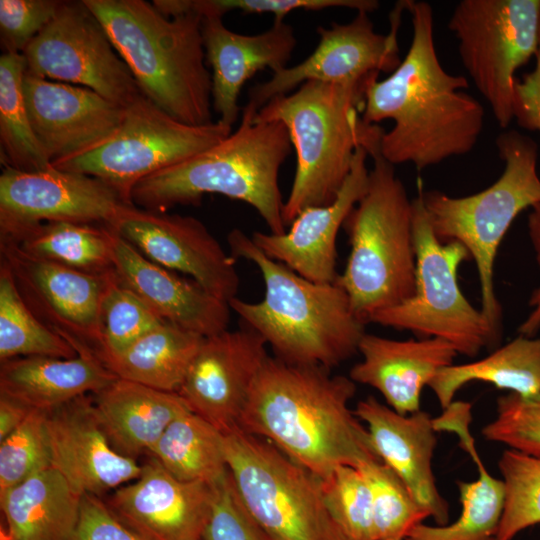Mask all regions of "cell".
I'll return each instance as SVG.
<instances>
[{"label": "cell", "instance_id": "obj_16", "mask_svg": "<svg viewBox=\"0 0 540 540\" xmlns=\"http://www.w3.org/2000/svg\"><path fill=\"white\" fill-rule=\"evenodd\" d=\"M0 260L35 316L72 346L94 353L101 341V306L115 270L106 274L79 271L23 252L0 239Z\"/></svg>", "mask_w": 540, "mask_h": 540}, {"label": "cell", "instance_id": "obj_25", "mask_svg": "<svg viewBox=\"0 0 540 540\" xmlns=\"http://www.w3.org/2000/svg\"><path fill=\"white\" fill-rule=\"evenodd\" d=\"M113 263L120 282L135 292L161 319L203 337L228 329L229 304L193 279L179 277L147 259L117 231Z\"/></svg>", "mask_w": 540, "mask_h": 540}, {"label": "cell", "instance_id": "obj_49", "mask_svg": "<svg viewBox=\"0 0 540 540\" xmlns=\"http://www.w3.org/2000/svg\"><path fill=\"white\" fill-rule=\"evenodd\" d=\"M31 410L24 403L0 393V441L19 427Z\"/></svg>", "mask_w": 540, "mask_h": 540}, {"label": "cell", "instance_id": "obj_42", "mask_svg": "<svg viewBox=\"0 0 540 540\" xmlns=\"http://www.w3.org/2000/svg\"><path fill=\"white\" fill-rule=\"evenodd\" d=\"M482 435L488 441L540 457V395L500 396L496 401V416L482 428Z\"/></svg>", "mask_w": 540, "mask_h": 540}, {"label": "cell", "instance_id": "obj_7", "mask_svg": "<svg viewBox=\"0 0 540 540\" xmlns=\"http://www.w3.org/2000/svg\"><path fill=\"white\" fill-rule=\"evenodd\" d=\"M371 158L367 190L343 224L350 254L335 281L365 325L412 296L416 284L412 200L394 165L380 152Z\"/></svg>", "mask_w": 540, "mask_h": 540}, {"label": "cell", "instance_id": "obj_8", "mask_svg": "<svg viewBox=\"0 0 540 540\" xmlns=\"http://www.w3.org/2000/svg\"><path fill=\"white\" fill-rule=\"evenodd\" d=\"M504 162L500 177L486 189L463 197L432 190L421 192L429 224L441 242L456 241L476 264L481 311L499 331L501 307L495 293L498 248L516 217L540 203L538 146L529 136L507 130L496 138Z\"/></svg>", "mask_w": 540, "mask_h": 540}, {"label": "cell", "instance_id": "obj_18", "mask_svg": "<svg viewBox=\"0 0 540 540\" xmlns=\"http://www.w3.org/2000/svg\"><path fill=\"white\" fill-rule=\"evenodd\" d=\"M264 338L242 324L204 337L177 391L190 411L223 434L239 430L254 381L269 357Z\"/></svg>", "mask_w": 540, "mask_h": 540}, {"label": "cell", "instance_id": "obj_23", "mask_svg": "<svg viewBox=\"0 0 540 540\" xmlns=\"http://www.w3.org/2000/svg\"><path fill=\"white\" fill-rule=\"evenodd\" d=\"M355 415L367 430L380 460L405 484L417 504L442 526L448 502L438 491L432 468L437 444L433 417L425 411L402 415L373 396L360 400Z\"/></svg>", "mask_w": 540, "mask_h": 540}, {"label": "cell", "instance_id": "obj_28", "mask_svg": "<svg viewBox=\"0 0 540 540\" xmlns=\"http://www.w3.org/2000/svg\"><path fill=\"white\" fill-rule=\"evenodd\" d=\"M77 352L69 359L27 356L1 362L0 393L48 412L118 378L92 350L80 347Z\"/></svg>", "mask_w": 540, "mask_h": 540}, {"label": "cell", "instance_id": "obj_47", "mask_svg": "<svg viewBox=\"0 0 540 540\" xmlns=\"http://www.w3.org/2000/svg\"><path fill=\"white\" fill-rule=\"evenodd\" d=\"M535 60L534 69L516 81L513 115L519 127L540 134V33Z\"/></svg>", "mask_w": 540, "mask_h": 540}, {"label": "cell", "instance_id": "obj_1", "mask_svg": "<svg viewBox=\"0 0 540 540\" xmlns=\"http://www.w3.org/2000/svg\"><path fill=\"white\" fill-rule=\"evenodd\" d=\"M412 40L406 56L387 78L373 77L364 95L362 119H391L380 154L389 163L412 164L418 171L473 150L483 130L482 104L468 94V80L448 73L434 41L432 6L409 0Z\"/></svg>", "mask_w": 540, "mask_h": 540}, {"label": "cell", "instance_id": "obj_9", "mask_svg": "<svg viewBox=\"0 0 540 540\" xmlns=\"http://www.w3.org/2000/svg\"><path fill=\"white\" fill-rule=\"evenodd\" d=\"M412 204L415 291L408 299L373 315L369 323L408 330L421 338H441L458 354L474 357L497 341L499 331L459 287V266L470 255L461 243L441 242L435 236L420 192Z\"/></svg>", "mask_w": 540, "mask_h": 540}, {"label": "cell", "instance_id": "obj_12", "mask_svg": "<svg viewBox=\"0 0 540 540\" xmlns=\"http://www.w3.org/2000/svg\"><path fill=\"white\" fill-rule=\"evenodd\" d=\"M448 29L465 70L506 129L514 120L516 71L538 50L540 0H461Z\"/></svg>", "mask_w": 540, "mask_h": 540}, {"label": "cell", "instance_id": "obj_44", "mask_svg": "<svg viewBox=\"0 0 540 540\" xmlns=\"http://www.w3.org/2000/svg\"><path fill=\"white\" fill-rule=\"evenodd\" d=\"M341 7L357 11L374 12L379 7L376 0H183L185 13H196L202 18L218 16L232 11L244 14L271 13L274 21H284L295 10L319 11Z\"/></svg>", "mask_w": 540, "mask_h": 540}, {"label": "cell", "instance_id": "obj_35", "mask_svg": "<svg viewBox=\"0 0 540 540\" xmlns=\"http://www.w3.org/2000/svg\"><path fill=\"white\" fill-rule=\"evenodd\" d=\"M26 69L22 53L0 57V159L4 167L40 171L51 166L36 138L23 91Z\"/></svg>", "mask_w": 540, "mask_h": 540}, {"label": "cell", "instance_id": "obj_4", "mask_svg": "<svg viewBox=\"0 0 540 540\" xmlns=\"http://www.w3.org/2000/svg\"><path fill=\"white\" fill-rule=\"evenodd\" d=\"M376 76L343 83L307 81L272 98L254 115L255 122L283 123L296 152V171L283 207L286 227L304 209L336 199L359 146L370 157L380 152L385 131L362 119L365 89Z\"/></svg>", "mask_w": 540, "mask_h": 540}, {"label": "cell", "instance_id": "obj_24", "mask_svg": "<svg viewBox=\"0 0 540 540\" xmlns=\"http://www.w3.org/2000/svg\"><path fill=\"white\" fill-rule=\"evenodd\" d=\"M202 38L210 65L212 107L218 121L233 126L241 116L239 95L256 72L269 68L276 73L286 67L297 45L294 28L273 21L266 31L246 35L229 30L222 17L202 18Z\"/></svg>", "mask_w": 540, "mask_h": 540}, {"label": "cell", "instance_id": "obj_6", "mask_svg": "<svg viewBox=\"0 0 540 540\" xmlns=\"http://www.w3.org/2000/svg\"><path fill=\"white\" fill-rule=\"evenodd\" d=\"M104 27L142 94L189 125L212 121L202 17L162 14L144 0H83Z\"/></svg>", "mask_w": 540, "mask_h": 540}, {"label": "cell", "instance_id": "obj_29", "mask_svg": "<svg viewBox=\"0 0 540 540\" xmlns=\"http://www.w3.org/2000/svg\"><path fill=\"white\" fill-rule=\"evenodd\" d=\"M92 402L113 448L133 459L149 455L170 423L190 410L177 392L120 378L93 394Z\"/></svg>", "mask_w": 540, "mask_h": 540}, {"label": "cell", "instance_id": "obj_20", "mask_svg": "<svg viewBox=\"0 0 540 540\" xmlns=\"http://www.w3.org/2000/svg\"><path fill=\"white\" fill-rule=\"evenodd\" d=\"M51 467L81 495L100 496L135 480L136 459L117 452L101 427L92 396L46 412Z\"/></svg>", "mask_w": 540, "mask_h": 540}, {"label": "cell", "instance_id": "obj_40", "mask_svg": "<svg viewBox=\"0 0 540 540\" xmlns=\"http://www.w3.org/2000/svg\"><path fill=\"white\" fill-rule=\"evenodd\" d=\"M319 480L325 505L344 537L376 540L371 492L362 472L352 466H339Z\"/></svg>", "mask_w": 540, "mask_h": 540}, {"label": "cell", "instance_id": "obj_31", "mask_svg": "<svg viewBox=\"0 0 540 540\" xmlns=\"http://www.w3.org/2000/svg\"><path fill=\"white\" fill-rule=\"evenodd\" d=\"M203 339L165 321L124 351L98 358L120 379L177 392Z\"/></svg>", "mask_w": 540, "mask_h": 540}, {"label": "cell", "instance_id": "obj_3", "mask_svg": "<svg viewBox=\"0 0 540 540\" xmlns=\"http://www.w3.org/2000/svg\"><path fill=\"white\" fill-rule=\"evenodd\" d=\"M227 241L231 256L254 263L265 284L261 301L235 297L228 304L242 324L264 338L275 357L331 370L358 352L365 324L354 314L341 286L302 277L265 255L238 228L230 231Z\"/></svg>", "mask_w": 540, "mask_h": 540}, {"label": "cell", "instance_id": "obj_21", "mask_svg": "<svg viewBox=\"0 0 540 540\" xmlns=\"http://www.w3.org/2000/svg\"><path fill=\"white\" fill-rule=\"evenodd\" d=\"M212 498V485L179 480L150 457L135 480L114 490L110 507L150 540H202Z\"/></svg>", "mask_w": 540, "mask_h": 540}, {"label": "cell", "instance_id": "obj_48", "mask_svg": "<svg viewBox=\"0 0 540 540\" xmlns=\"http://www.w3.org/2000/svg\"><path fill=\"white\" fill-rule=\"evenodd\" d=\"M529 238L540 269V203L530 209L527 220ZM528 306L530 311L518 327L520 335L534 337L540 330V284L533 291Z\"/></svg>", "mask_w": 540, "mask_h": 540}, {"label": "cell", "instance_id": "obj_2", "mask_svg": "<svg viewBox=\"0 0 540 540\" xmlns=\"http://www.w3.org/2000/svg\"><path fill=\"white\" fill-rule=\"evenodd\" d=\"M330 371L269 356L254 381L239 430L271 442L318 478L339 466L381 461L367 428L349 408L356 383Z\"/></svg>", "mask_w": 540, "mask_h": 540}, {"label": "cell", "instance_id": "obj_27", "mask_svg": "<svg viewBox=\"0 0 540 540\" xmlns=\"http://www.w3.org/2000/svg\"><path fill=\"white\" fill-rule=\"evenodd\" d=\"M471 404L453 401L433 419L437 432H452L477 468V479L458 482L461 512L451 524L430 526L423 522L414 526L405 540H496L501 521L505 488L502 479L493 477L485 468L470 433Z\"/></svg>", "mask_w": 540, "mask_h": 540}, {"label": "cell", "instance_id": "obj_22", "mask_svg": "<svg viewBox=\"0 0 540 540\" xmlns=\"http://www.w3.org/2000/svg\"><path fill=\"white\" fill-rule=\"evenodd\" d=\"M369 153L359 146L351 171L329 205L312 206L301 211L281 235L256 231L253 243L269 258L278 261L302 277L317 283H333L336 271L338 231L367 190Z\"/></svg>", "mask_w": 540, "mask_h": 540}, {"label": "cell", "instance_id": "obj_37", "mask_svg": "<svg viewBox=\"0 0 540 540\" xmlns=\"http://www.w3.org/2000/svg\"><path fill=\"white\" fill-rule=\"evenodd\" d=\"M498 467L505 502L496 540H512L540 523V457L508 448L501 454Z\"/></svg>", "mask_w": 540, "mask_h": 540}, {"label": "cell", "instance_id": "obj_34", "mask_svg": "<svg viewBox=\"0 0 540 540\" xmlns=\"http://www.w3.org/2000/svg\"><path fill=\"white\" fill-rule=\"evenodd\" d=\"M149 456L182 481L213 485L228 472L224 434L190 410L170 423Z\"/></svg>", "mask_w": 540, "mask_h": 540}, {"label": "cell", "instance_id": "obj_30", "mask_svg": "<svg viewBox=\"0 0 540 540\" xmlns=\"http://www.w3.org/2000/svg\"><path fill=\"white\" fill-rule=\"evenodd\" d=\"M82 496L52 467L0 494L1 540H70Z\"/></svg>", "mask_w": 540, "mask_h": 540}, {"label": "cell", "instance_id": "obj_10", "mask_svg": "<svg viewBox=\"0 0 540 540\" xmlns=\"http://www.w3.org/2000/svg\"><path fill=\"white\" fill-rule=\"evenodd\" d=\"M224 447L243 504L273 540H347L316 475L271 442L241 430L224 434Z\"/></svg>", "mask_w": 540, "mask_h": 540}, {"label": "cell", "instance_id": "obj_11", "mask_svg": "<svg viewBox=\"0 0 540 540\" xmlns=\"http://www.w3.org/2000/svg\"><path fill=\"white\" fill-rule=\"evenodd\" d=\"M231 133L232 127L218 120L183 123L141 95L125 108L120 127L108 141L52 166L97 178L132 204L131 192L139 181L217 145Z\"/></svg>", "mask_w": 540, "mask_h": 540}, {"label": "cell", "instance_id": "obj_15", "mask_svg": "<svg viewBox=\"0 0 540 540\" xmlns=\"http://www.w3.org/2000/svg\"><path fill=\"white\" fill-rule=\"evenodd\" d=\"M132 205L101 180L54 166L40 171L4 167L0 175V238H14L55 221L97 224L115 230Z\"/></svg>", "mask_w": 540, "mask_h": 540}, {"label": "cell", "instance_id": "obj_39", "mask_svg": "<svg viewBox=\"0 0 540 540\" xmlns=\"http://www.w3.org/2000/svg\"><path fill=\"white\" fill-rule=\"evenodd\" d=\"M163 322L115 272L102 301L101 341L95 354H118Z\"/></svg>", "mask_w": 540, "mask_h": 540}, {"label": "cell", "instance_id": "obj_38", "mask_svg": "<svg viewBox=\"0 0 540 540\" xmlns=\"http://www.w3.org/2000/svg\"><path fill=\"white\" fill-rule=\"evenodd\" d=\"M358 469L370 488L376 540H405L414 526L429 517L383 462H369Z\"/></svg>", "mask_w": 540, "mask_h": 540}, {"label": "cell", "instance_id": "obj_36", "mask_svg": "<svg viewBox=\"0 0 540 540\" xmlns=\"http://www.w3.org/2000/svg\"><path fill=\"white\" fill-rule=\"evenodd\" d=\"M77 354L29 309L9 267L0 260V361L27 356L69 359Z\"/></svg>", "mask_w": 540, "mask_h": 540}, {"label": "cell", "instance_id": "obj_14", "mask_svg": "<svg viewBox=\"0 0 540 540\" xmlns=\"http://www.w3.org/2000/svg\"><path fill=\"white\" fill-rule=\"evenodd\" d=\"M409 0L396 2L389 14L390 30L377 33L366 11H357L346 24L319 26V42L302 62L286 67L249 90L248 105L258 111L272 98L290 93L307 81L343 83L392 73L400 65L398 32Z\"/></svg>", "mask_w": 540, "mask_h": 540}, {"label": "cell", "instance_id": "obj_43", "mask_svg": "<svg viewBox=\"0 0 540 540\" xmlns=\"http://www.w3.org/2000/svg\"><path fill=\"white\" fill-rule=\"evenodd\" d=\"M212 488L211 512L202 540H273L243 504L229 471Z\"/></svg>", "mask_w": 540, "mask_h": 540}, {"label": "cell", "instance_id": "obj_13", "mask_svg": "<svg viewBox=\"0 0 540 540\" xmlns=\"http://www.w3.org/2000/svg\"><path fill=\"white\" fill-rule=\"evenodd\" d=\"M25 71L88 88L126 108L142 94L104 27L82 1H62L22 53Z\"/></svg>", "mask_w": 540, "mask_h": 540}, {"label": "cell", "instance_id": "obj_19", "mask_svg": "<svg viewBox=\"0 0 540 540\" xmlns=\"http://www.w3.org/2000/svg\"><path fill=\"white\" fill-rule=\"evenodd\" d=\"M23 91L34 134L51 165L108 141L125 113L124 107L88 88L53 82L26 71Z\"/></svg>", "mask_w": 540, "mask_h": 540}, {"label": "cell", "instance_id": "obj_26", "mask_svg": "<svg viewBox=\"0 0 540 540\" xmlns=\"http://www.w3.org/2000/svg\"><path fill=\"white\" fill-rule=\"evenodd\" d=\"M358 352L362 360L351 368L350 379L375 388L402 415L420 410L423 388L458 354L441 338L394 340L368 333Z\"/></svg>", "mask_w": 540, "mask_h": 540}, {"label": "cell", "instance_id": "obj_46", "mask_svg": "<svg viewBox=\"0 0 540 540\" xmlns=\"http://www.w3.org/2000/svg\"><path fill=\"white\" fill-rule=\"evenodd\" d=\"M70 540H150L140 534L100 499L99 496H82L80 515Z\"/></svg>", "mask_w": 540, "mask_h": 540}, {"label": "cell", "instance_id": "obj_45", "mask_svg": "<svg viewBox=\"0 0 540 540\" xmlns=\"http://www.w3.org/2000/svg\"><path fill=\"white\" fill-rule=\"evenodd\" d=\"M62 1L1 0L0 40L3 52L23 53L50 23Z\"/></svg>", "mask_w": 540, "mask_h": 540}, {"label": "cell", "instance_id": "obj_32", "mask_svg": "<svg viewBox=\"0 0 540 540\" xmlns=\"http://www.w3.org/2000/svg\"><path fill=\"white\" fill-rule=\"evenodd\" d=\"M474 381L492 384L522 398L540 395V337L519 335L482 359L446 366L428 387L443 410L463 386Z\"/></svg>", "mask_w": 540, "mask_h": 540}, {"label": "cell", "instance_id": "obj_5", "mask_svg": "<svg viewBox=\"0 0 540 540\" xmlns=\"http://www.w3.org/2000/svg\"><path fill=\"white\" fill-rule=\"evenodd\" d=\"M256 113L243 106L237 129L223 141L139 181L132 204L167 212L178 205L197 206L206 194H220L252 206L270 233L284 234L279 172L292 144L283 123L255 122Z\"/></svg>", "mask_w": 540, "mask_h": 540}, {"label": "cell", "instance_id": "obj_41", "mask_svg": "<svg viewBox=\"0 0 540 540\" xmlns=\"http://www.w3.org/2000/svg\"><path fill=\"white\" fill-rule=\"evenodd\" d=\"M51 467L46 412L32 409L0 441V494Z\"/></svg>", "mask_w": 540, "mask_h": 540}, {"label": "cell", "instance_id": "obj_33", "mask_svg": "<svg viewBox=\"0 0 540 540\" xmlns=\"http://www.w3.org/2000/svg\"><path fill=\"white\" fill-rule=\"evenodd\" d=\"M115 233L103 225L55 221L39 224L14 238L0 239L36 258L86 273L106 274L115 270Z\"/></svg>", "mask_w": 540, "mask_h": 540}, {"label": "cell", "instance_id": "obj_17", "mask_svg": "<svg viewBox=\"0 0 540 540\" xmlns=\"http://www.w3.org/2000/svg\"><path fill=\"white\" fill-rule=\"evenodd\" d=\"M117 231L152 262L189 275L215 297H237L240 279L234 258L197 218L128 205Z\"/></svg>", "mask_w": 540, "mask_h": 540}]
</instances>
